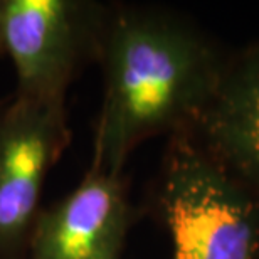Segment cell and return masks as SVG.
<instances>
[{"label": "cell", "instance_id": "obj_1", "mask_svg": "<svg viewBox=\"0 0 259 259\" xmlns=\"http://www.w3.org/2000/svg\"><path fill=\"white\" fill-rule=\"evenodd\" d=\"M226 56L192 20L160 7L110 9L91 167L121 175L145 140L192 133Z\"/></svg>", "mask_w": 259, "mask_h": 259}, {"label": "cell", "instance_id": "obj_2", "mask_svg": "<svg viewBox=\"0 0 259 259\" xmlns=\"http://www.w3.org/2000/svg\"><path fill=\"white\" fill-rule=\"evenodd\" d=\"M157 209L172 259H256L259 199L192 133L168 137Z\"/></svg>", "mask_w": 259, "mask_h": 259}, {"label": "cell", "instance_id": "obj_3", "mask_svg": "<svg viewBox=\"0 0 259 259\" xmlns=\"http://www.w3.org/2000/svg\"><path fill=\"white\" fill-rule=\"evenodd\" d=\"M110 9L91 0H2V53L17 77L14 96L64 105L77 69L100 58Z\"/></svg>", "mask_w": 259, "mask_h": 259}, {"label": "cell", "instance_id": "obj_4", "mask_svg": "<svg viewBox=\"0 0 259 259\" xmlns=\"http://www.w3.org/2000/svg\"><path fill=\"white\" fill-rule=\"evenodd\" d=\"M66 103L0 106V259H25L48 179L69 145Z\"/></svg>", "mask_w": 259, "mask_h": 259}, {"label": "cell", "instance_id": "obj_5", "mask_svg": "<svg viewBox=\"0 0 259 259\" xmlns=\"http://www.w3.org/2000/svg\"><path fill=\"white\" fill-rule=\"evenodd\" d=\"M132 222L121 175L90 167L74 190L40 210L25 259H123Z\"/></svg>", "mask_w": 259, "mask_h": 259}, {"label": "cell", "instance_id": "obj_6", "mask_svg": "<svg viewBox=\"0 0 259 259\" xmlns=\"http://www.w3.org/2000/svg\"><path fill=\"white\" fill-rule=\"evenodd\" d=\"M192 135L259 199V39L226 56Z\"/></svg>", "mask_w": 259, "mask_h": 259}, {"label": "cell", "instance_id": "obj_7", "mask_svg": "<svg viewBox=\"0 0 259 259\" xmlns=\"http://www.w3.org/2000/svg\"><path fill=\"white\" fill-rule=\"evenodd\" d=\"M0 53H2V0H0Z\"/></svg>", "mask_w": 259, "mask_h": 259}, {"label": "cell", "instance_id": "obj_8", "mask_svg": "<svg viewBox=\"0 0 259 259\" xmlns=\"http://www.w3.org/2000/svg\"><path fill=\"white\" fill-rule=\"evenodd\" d=\"M256 259H259V254H257V257H256Z\"/></svg>", "mask_w": 259, "mask_h": 259}]
</instances>
